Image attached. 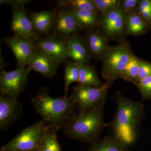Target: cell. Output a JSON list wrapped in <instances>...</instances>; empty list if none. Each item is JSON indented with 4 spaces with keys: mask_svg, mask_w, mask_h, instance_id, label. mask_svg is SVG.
Instances as JSON below:
<instances>
[{
    "mask_svg": "<svg viewBox=\"0 0 151 151\" xmlns=\"http://www.w3.org/2000/svg\"><path fill=\"white\" fill-rule=\"evenodd\" d=\"M139 2V0H121L120 7L127 13L137 8Z\"/></svg>",
    "mask_w": 151,
    "mask_h": 151,
    "instance_id": "obj_29",
    "label": "cell"
},
{
    "mask_svg": "<svg viewBox=\"0 0 151 151\" xmlns=\"http://www.w3.org/2000/svg\"><path fill=\"white\" fill-rule=\"evenodd\" d=\"M133 84L139 89L143 100L151 99V76Z\"/></svg>",
    "mask_w": 151,
    "mask_h": 151,
    "instance_id": "obj_27",
    "label": "cell"
},
{
    "mask_svg": "<svg viewBox=\"0 0 151 151\" xmlns=\"http://www.w3.org/2000/svg\"><path fill=\"white\" fill-rule=\"evenodd\" d=\"M64 95L67 97L69 86L74 82L78 83L79 76V66L70 60L64 63Z\"/></svg>",
    "mask_w": 151,
    "mask_h": 151,
    "instance_id": "obj_23",
    "label": "cell"
},
{
    "mask_svg": "<svg viewBox=\"0 0 151 151\" xmlns=\"http://www.w3.org/2000/svg\"><path fill=\"white\" fill-rule=\"evenodd\" d=\"M57 3L59 7L69 10H85L99 12L92 0H59L57 1Z\"/></svg>",
    "mask_w": 151,
    "mask_h": 151,
    "instance_id": "obj_24",
    "label": "cell"
},
{
    "mask_svg": "<svg viewBox=\"0 0 151 151\" xmlns=\"http://www.w3.org/2000/svg\"><path fill=\"white\" fill-rule=\"evenodd\" d=\"M117 111L111 126L115 137L126 145L132 144L137 137V130L144 118L143 103L124 97L117 91L113 97Z\"/></svg>",
    "mask_w": 151,
    "mask_h": 151,
    "instance_id": "obj_2",
    "label": "cell"
},
{
    "mask_svg": "<svg viewBox=\"0 0 151 151\" xmlns=\"http://www.w3.org/2000/svg\"><path fill=\"white\" fill-rule=\"evenodd\" d=\"M56 10L34 12L29 17L35 32L45 36L50 35L53 27Z\"/></svg>",
    "mask_w": 151,
    "mask_h": 151,
    "instance_id": "obj_17",
    "label": "cell"
},
{
    "mask_svg": "<svg viewBox=\"0 0 151 151\" xmlns=\"http://www.w3.org/2000/svg\"><path fill=\"white\" fill-rule=\"evenodd\" d=\"M128 40L119 42L114 46H110L102 60L101 74L105 81H113L121 78L133 55Z\"/></svg>",
    "mask_w": 151,
    "mask_h": 151,
    "instance_id": "obj_4",
    "label": "cell"
},
{
    "mask_svg": "<svg viewBox=\"0 0 151 151\" xmlns=\"http://www.w3.org/2000/svg\"><path fill=\"white\" fill-rule=\"evenodd\" d=\"M10 27L14 35L24 37L35 40L40 37L35 32L25 9H13Z\"/></svg>",
    "mask_w": 151,
    "mask_h": 151,
    "instance_id": "obj_15",
    "label": "cell"
},
{
    "mask_svg": "<svg viewBox=\"0 0 151 151\" xmlns=\"http://www.w3.org/2000/svg\"><path fill=\"white\" fill-rule=\"evenodd\" d=\"M31 71L27 67L17 68L12 71L2 70L0 73L1 93L18 100L20 94L26 89L28 76Z\"/></svg>",
    "mask_w": 151,
    "mask_h": 151,
    "instance_id": "obj_8",
    "label": "cell"
},
{
    "mask_svg": "<svg viewBox=\"0 0 151 151\" xmlns=\"http://www.w3.org/2000/svg\"><path fill=\"white\" fill-rule=\"evenodd\" d=\"M113 83V81H105L100 87L78 84L74 86L70 96L77 104L78 113L85 112L106 101L108 89Z\"/></svg>",
    "mask_w": 151,
    "mask_h": 151,
    "instance_id": "obj_6",
    "label": "cell"
},
{
    "mask_svg": "<svg viewBox=\"0 0 151 151\" xmlns=\"http://www.w3.org/2000/svg\"><path fill=\"white\" fill-rule=\"evenodd\" d=\"M31 101L34 110L42 121L47 126L59 130L63 129L78 109L75 100L70 96L54 98L44 86Z\"/></svg>",
    "mask_w": 151,
    "mask_h": 151,
    "instance_id": "obj_1",
    "label": "cell"
},
{
    "mask_svg": "<svg viewBox=\"0 0 151 151\" xmlns=\"http://www.w3.org/2000/svg\"><path fill=\"white\" fill-rule=\"evenodd\" d=\"M138 11L151 29V10H138Z\"/></svg>",
    "mask_w": 151,
    "mask_h": 151,
    "instance_id": "obj_32",
    "label": "cell"
},
{
    "mask_svg": "<svg viewBox=\"0 0 151 151\" xmlns=\"http://www.w3.org/2000/svg\"><path fill=\"white\" fill-rule=\"evenodd\" d=\"M35 45L39 47L60 63H65L69 58V52L66 39L54 34L40 37L33 41Z\"/></svg>",
    "mask_w": 151,
    "mask_h": 151,
    "instance_id": "obj_9",
    "label": "cell"
},
{
    "mask_svg": "<svg viewBox=\"0 0 151 151\" xmlns=\"http://www.w3.org/2000/svg\"><path fill=\"white\" fill-rule=\"evenodd\" d=\"M151 76V63L139 58L137 81Z\"/></svg>",
    "mask_w": 151,
    "mask_h": 151,
    "instance_id": "obj_28",
    "label": "cell"
},
{
    "mask_svg": "<svg viewBox=\"0 0 151 151\" xmlns=\"http://www.w3.org/2000/svg\"><path fill=\"white\" fill-rule=\"evenodd\" d=\"M86 38L92 58L97 62L102 61L110 45L108 40L100 27L85 31Z\"/></svg>",
    "mask_w": 151,
    "mask_h": 151,
    "instance_id": "obj_16",
    "label": "cell"
},
{
    "mask_svg": "<svg viewBox=\"0 0 151 151\" xmlns=\"http://www.w3.org/2000/svg\"><path fill=\"white\" fill-rule=\"evenodd\" d=\"M81 30H88L100 27V13L85 10H69Z\"/></svg>",
    "mask_w": 151,
    "mask_h": 151,
    "instance_id": "obj_19",
    "label": "cell"
},
{
    "mask_svg": "<svg viewBox=\"0 0 151 151\" xmlns=\"http://www.w3.org/2000/svg\"><path fill=\"white\" fill-rule=\"evenodd\" d=\"M127 13L120 6L100 13V28L109 41L126 40L128 36L126 27Z\"/></svg>",
    "mask_w": 151,
    "mask_h": 151,
    "instance_id": "obj_7",
    "label": "cell"
},
{
    "mask_svg": "<svg viewBox=\"0 0 151 151\" xmlns=\"http://www.w3.org/2000/svg\"><path fill=\"white\" fill-rule=\"evenodd\" d=\"M59 130L55 127L49 126L38 151H62L58 139Z\"/></svg>",
    "mask_w": 151,
    "mask_h": 151,
    "instance_id": "obj_22",
    "label": "cell"
},
{
    "mask_svg": "<svg viewBox=\"0 0 151 151\" xmlns=\"http://www.w3.org/2000/svg\"><path fill=\"white\" fill-rule=\"evenodd\" d=\"M106 101L83 113L75 114L63 128L64 134L82 143L90 144L99 141L105 127L111 126L104 120Z\"/></svg>",
    "mask_w": 151,
    "mask_h": 151,
    "instance_id": "obj_3",
    "label": "cell"
},
{
    "mask_svg": "<svg viewBox=\"0 0 151 151\" xmlns=\"http://www.w3.org/2000/svg\"><path fill=\"white\" fill-rule=\"evenodd\" d=\"M126 27L128 35L133 36L145 35L151 29L137 8L127 13Z\"/></svg>",
    "mask_w": 151,
    "mask_h": 151,
    "instance_id": "obj_18",
    "label": "cell"
},
{
    "mask_svg": "<svg viewBox=\"0 0 151 151\" xmlns=\"http://www.w3.org/2000/svg\"><path fill=\"white\" fill-rule=\"evenodd\" d=\"M60 64L49 55L35 46L27 67L45 78H52L55 76Z\"/></svg>",
    "mask_w": 151,
    "mask_h": 151,
    "instance_id": "obj_12",
    "label": "cell"
},
{
    "mask_svg": "<svg viewBox=\"0 0 151 151\" xmlns=\"http://www.w3.org/2000/svg\"><path fill=\"white\" fill-rule=\"evenodd\" d=\"M30 0H1L0 4H8L13 7V9L24 8V6L31 2Z\"/></svg>",
    "mask_w": 151,
    "mask_h": 151,
    "instance_id": "obj_30",
    "label": "cell"
},
{
    "mask_svg": "<svg viewBox=\"0 0 151 151\" xmlns=\"http://www.w3.org/2000/svg\"><path fill=\"white\" fill-rule=\"evenodd\" d=\"M139 58L133 54L129 62L122 73L121 78L132 84L137 81L139 73Z\"/></svg>",
    "mask_w": 151,
    "mask_h": 151,
    "instance_id": "obj_25",
    "label": "cell"
},
{
    "mask_svg": "<svg viewBox=\"0 0 151 151\" xmlns=\"http://www.w3.org/2000/svg\"><path fill=\"white\" fill-rule=\"evenodd\" d=\"M69 58L79 66L89 65L92 58L84 35L76 34L67 39Z\"/></svg>",
    "mask_w": 151,
    "mask_h": 151,
    "instance_id": "obj_14",
    "label": "cell"
},
{
    "mask_svg": "<svg viewBox=\"0 0 151 151\" xmlns=\"http://www.w3.org/2000/svg\"><path fill=\"white\" fill-rule=\"evenodd\" d=\"M137 9L139 11L151 10V0H139Z\"/></svg>",
    "mask_w": 151,
    "mask_h": 151,
    "instance_id": "obj_31",
    "label": "cell"
},
{
    "mask_svg": "<svg viewBox=\"0 0 151 151\" xmlns=\"http://www.w3.org/2000/svg\"><path fill=\"white\" fill-rule=\"evenodd\" d=\"M88 151H129L126 145L116 137L105 136L101 141L91 143Z\"/></svg>",
    "mask_w": 151,
    "mask_h": 151,
    "instance_id": "obj_20",
    "label": "cell"
},
{
    "mask_svg": "<svg viewBox=\"0 0 151 151\" xmlns=\"http://www.w3.org/2000/svg\"><path fill=\"white\" fill-rule=\"evenodd\" d=\"M4 42L14 54L17 60V68L27 66L35 45L29 38L14 35L4 39Z\"/></svg>",
    "mask_w": 151,
    "mask_h": 151,
    "instance_id": "obj_11",
    "label": "cell"
},
{
    "mask_svg": "<svg viewBox=\"0 0 151 151\" xmlns=\"http://www.w3.org/2000/svg\"><path fill=\"white\" fill-rule=\"evenodd\" d=\"M48 127L42 120L28 126L1 146L0 151H38Z\"/></svg>",
    "mask_w": 151,
    "mask_h": 151,
    "instance_id": "obj_5",
    "label": "cell"
},
{
    "mask_svg": "<svg viewBox=\"0 0 151 151\" xmlns=\"http://www.w3.org/2000/svg\"><path fill=\"white\" fill-rule=\"evenodd\" d=\"M82 31L70 11L58 7L56 10L52 34L67 39L72 36L80 33Z\"/></svg>",
    "mask_w": 151,
    "mask_h": 151,
    "instance_id": "obj_13",
    "label": "cell"
},
{
    "mask_svg": "<svg viewBox=\"0 0 151 151\" xmlns=\"http://www.w3.org/2000/svg\"><path fill=\"white\" fill-rule=\"evenodd\" d=\"M22 106L18 100L0 93V131L6 132L21 118Z\"/></svg>",
    "mask_w": 151,
    "mask_h": 151,
    "instance_id": "obj_10",
    "label": "cell"
},
{
    "mask_svg": "<svg viewBox=\"0 0 151 151\" xmlns=\"http://www.w3.org/2000/svg\"><path fill=\"white\" fill-rule=\"evenodd\" d=\"M77 84L100 87L104 83L99 78L96 68L92 65L79 66V76Z\"/></svg>",
    "mask_w": 151,
    "mask_h": 151,
    "instance_id": "obj_21",
    "label": "cell"
},
{
    "mask_svg": "<svg viewBox=\"0 0 151 151\" xmlns=\"http://www.w3.org/2000/svg\"><path fill=\"white\" fill-rule=\"evenodd\" d=\"M100 13L107 12L120 6L121 0H92Z\"/></svg>",
    "mask_w": 151,
    "mask_h": 151,
    "instance_id": "obj_26",
    "label": "cell"
}]
</instances>
